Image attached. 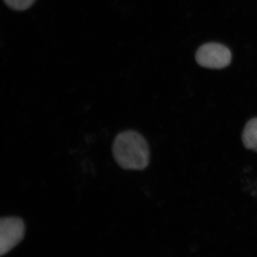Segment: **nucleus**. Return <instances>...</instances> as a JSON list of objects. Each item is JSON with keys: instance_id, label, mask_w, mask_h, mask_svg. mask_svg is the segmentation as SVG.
I'll use <instances>...</instances> for the list:
<instances>
[{"instance_id": "7ed1b4c3", "label": "nucleus", "mask_w": 257, "mask_h": 257, "mask_svg": "<svg viewBox=\"0 0 257 257\" xmlns=\"http://www.w3.org/2000/svg\"><path fill=\"white\" fill-rule=\"evenodd\" d=\"M25 225L20 217H4L0 220V255L11 251L23 241Z\"/></svg>"}, {"instance_id": "20e7f679", "label": "nucleus", "mask_w": 257, "mask_h": 257, "mask_svg": "<svg viewBox=\"0 0 257 257\" xmlns=\"http://www.w3.org/2000/svg\"><path fill=\"white\" fill-rule=\"evenodd\" d=\"M242 142L246 149L257 152V117L250 119L245 125Z\"/></svg>"}, {"instance_id": "f03ea898", "label": "nucleus", "mask_w": 257, "mask_h": 257, "mask_svg": "<svg viewBox=\"0 0 257 257\" xmlns=\"http://www.w3.org/2000/svg\"><path fill=\"white\" fill-rule=\"evenodd\" d=\"M195 59L201 67L221 69L229 65L232 55L231 51L225 45L217 42H209L198 48Z\"/></svg>"}, {"instance_id": "39448f33", "label": "nucleus", "mask_w": 257, "mask_h": 257, "mask_svg": "<svg viewBox=\"0 0 257 257\" xmlns=\"http://www.w3.org/2000/svg\"><path fill=\"white\" fill-rule=\"evenodd\" d=\"M36 0H4L5 4L12 10L24 11L31 8Z\"/></svg>"}, {"instance_id": "f257e3e1", "label": "nucleus", "mask_w": 257, "mask_h": 257, "mask_svg": "<svg viewBox=\"0 0 257 257\" xmlns=\"http://www.w3.org/2000/svg\"><path fill=\"white\" fill-rule=\"evenodd\" d=\"M113 156L124 170H143L150 163V150L146 140L138 132H122L115 138Z\"/></svg>"}]
</instances>
